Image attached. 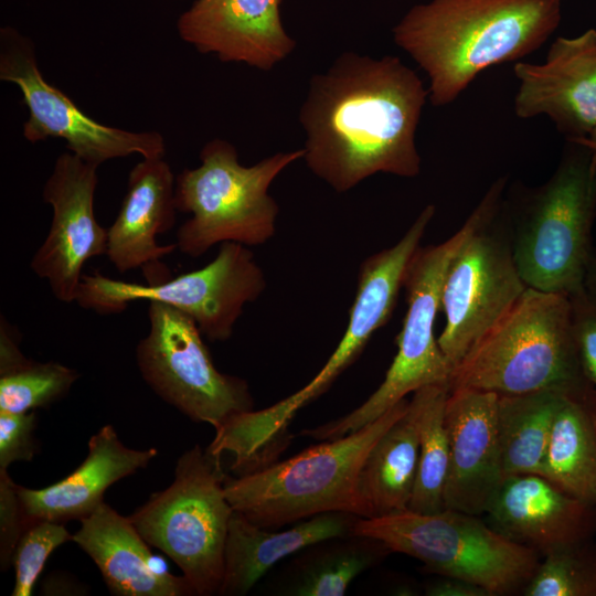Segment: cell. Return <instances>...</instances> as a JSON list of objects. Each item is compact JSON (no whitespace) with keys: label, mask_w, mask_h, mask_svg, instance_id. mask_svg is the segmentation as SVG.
I'll return each instance as SVG.
<instances>
[{"label":"cell","mask_w":596,"mask_h":596,"mask_svg":"<svg viewBox=\"0 0 596 596\" xmlns=\"http://www.w3.org/2000/svg\"><path fill=\"white\" fill-rule=\"evenodd\" d=\"M97 168L63 152L43 188V201L52 206L53 216L30 267L62 302L75 301L84 265L107 252L108 230L98 224L94 212Z\"/></svg>","instance_id":"cell-14"},{"label":"cell","mask_w":596,"mask_h":596,"mask_svg":"<svg viewBox=\"0 0 596 596\" xmlns=\"http://www.w3.org/2000/svg\"><path fill=\"white\" fill-rule=\"evenodd\" d=\"M295 562L286 594L342 596L351 582L391 553L379 540L351 534L310 545Z\"/></svg>","instance_id":"cell-27"},{"label":"cell","mask_w":596,"mask_h":596,"mask_svg":"<svg viewBox=\"0 0 596 596\" xmlns=\"http://www.w3.org/2000/svg\"><path fill=\"white\" fill-rule=\"evenodd\" d=\"M588 385L573 338L568 295L531 287L468 350L448 383L449 391L499 395Z\"/></svg>","instance_id":"cell-3"},{"label":"cell","mask_w":596,"mask_h":596,"mask_svg":"<svg viewBox=\"0 0 596 596\" xmlns=\"http://www.w3.org/2000/svg\"><path fill=\"white\" fill-rule=\"evenodd\" d=\"M435 211L434 204L426 205L396 244L372 254L360 265L356 294L344 334L315 376L320 386L329 389L359 358L373 333L389 321L408 263L421 246Z\"/></svg>","instance_id":"cell-19"},{"label":"cell","mask_w":596,"mask_h":596,"mask_svg":"<svg viewBox=\"0 0 596 596\" xmlns=\"http://www.w3.org/2000/svg\"><path fill=\"white\" fill-rule=\"evenodd\" d=\"M574 139L596 150V127L592 130V132L587 137L574 138Z\"/></svg>","instance_id":"cell-37"},{"label":"cell","mask_w":596,"mask_h":596,"mask_svg":"<svg viewBox=\"0 0 596 596\" xmlns=\"http://www.w3.org/2000/svg\"><path fill=\"white\" fill-rule=\"evenodd\" d=\"M78 379L76 370L58 362L24 358L0 373V409L28 413L64 397Z\"/></svg>","instance_id":"cell-29"},{"label":"cell","mask_w":596,"mask_h":596,"mask_svg":"<svg viewBox=\"0 0 596 596\" xmlns=\"http://www.w3.org/2000/svg\"><path fill=\"white\" fill-rule=\"evenodd\" d=\"M0 79L18 86L29 117L23 137L30 142L58 138L84 161L102 163L131 155L163 158L164 137L158 131H130L89 117L42 75L33 41L13 26L0 29Z\"/></svg>","instance_id":"cell-13"},{"label":"cell","mask_w":596,"mask_h":596,"mask_svg":"<svg viewBox=\"0 0 596 596\" xmlns=\"http://www.w3.org/2000/svg\"><path fill=\"white\" fill-rule=\"evenodd\" d=\"M304 149L277 152L245 167L236 148L214 138L200 151L201 164L175 177L177 211L191 214L177 231V246L190 257H200L212 246L235 242L259 246L275 234L279 206L268 190Z\"/></svg>","instance_id":"cell-7"},{"label":"cell","mask_w":596,"mask_h":596,"mask_svg":"<svg viewBox=\"0 0 596 596\" xmlns=\"http://www.w3.org/2000/svg\"><path fill=\"white\" fill-rule=\"evenodd\" d=\"M34 411L11 413L0 409V469L15 461H31L39 447L33 437Z\"/></svg>","instance_id":"cell-34"},{"label":"cell","mask_w":596,"mask_h":596,"mask_svg":"<svg viewBox=\"0 0 596 596\" xmlns=\"http://www.w3.org/2000/svg\"><path fill=\"white\" fill-rule=\"evenodd\" d=\"M498 398L497 393L475 389L449 391L445 407L450 446L446 509L486 513L505 478L497 425Z\"/></svg>","instance_id":"cell-16"},{"label":"cell","mask_w":596,"mask_h":596,"mask_svg":"<svg viewBox=\"0 0 596 596\" xmlns=\"http://www.w3.org/2000/svg\"><path fill=\"white\" fill-rule=\"evenodd\" d=\"M514 114L547 116L566 139L585 138L596 127V29L557 36L543 63L517 62Z\"/></svg>","instance_id":"cell-15"},{"label":"cell","mask_w":596,"mask_h":596,"mask_svg":"<svg viewBox=\"0 0 596 596\" xmlns=\"http://www.w3.org/2000/svg\"><path fill=\"white\" fill-rule=\"evenodd\" d=\"M220 458L194 445L178 459L173 482L129 515L146 542L172 560L202 596L219 594L234 512Z\"/></svg>","instance_id":"cell-9"},{"label":"cell","mask_w":596,"mask_h":596,"mask_svg":"<svg viewBox=\"0 0 596 596\" xmlns=\"http://www.w3.org/2000/svg\"><path fill=\"white\" fill-rule=\"evenodd\" d=\"M280 4L281 0H194L179 17L177 31L200 53L270 71L296 47L283 25Z\"/></svg>","instance_id":"cell-17"},{"label":"cell","mask_w":596,"mask_h":596,"mask_svg":"<svg viewBox=\"0 0 596 596\" xmlns=\"http://www.w3.org/2000/svg\"><path fill=\"white\" fill-rule=\"evenodd\" d=\"M522 595L596 596L595 539L542 556Z\"/></svg>","instance_id":"cell-30"},{"label":"cell","mask_w":596,"mask_h":596,"mask_svg":"<svg viewBox=\"0 0 596 596\" xmlns=\"http://www.w3.org/2000/svg\"><path fill=\"white\" fill-rule=\"evenodd\" d=\"M418 427L411 404L373 445L359 473L362 518L408 509L418 466Z\"/></svg>","instance_id":"cell-25"},{"label":"cell","mask_w":596,"mask_h":596,"mask_svg":"<svg viewBox=\"0 0 596 596\" xmlns=\"http://www.w3.org/2000/svg\"><path fill=\"white\" fill-rule=\"evenodd\" d=\"M566 140L552 177L519 198L510 223L514 258L526 286L570 296L584 288L594 255L596 150Z\"/></svg>","instance_id":"cell-5"},{"label":"cell","mask_w":596,"mask_h":596,"mask_svg":"<svg viewBox=\"0 0 596 596\" xmlns=\"http://www.w3.org/2000/svg\"><path fill=\"white\" fill-rule=\"evenodd\" d=\"M157 455L155 447H126L114 426L105 425L92 435L86 458L72 473L41 489L17 486L23 511L31 523L81 521L104 502L111 485L146 468Z\"/></svg>","instance_id":"cell-20"},{"label":"cell","mask_w":596,"mask_h":596,"mask_svg":"<svg viewBox=\"0 0 596 596\" xmlns=\"http://www.w3.org/2000/svg\"><path fill=\"white\" fill-rule=\"evenodd\" d=\"M542 476L570 496L596 505V391L593 386L563 392Z\"/></svg>","instance_id":"cell-24"},{"label":"cell","mask_w":596,"mask_h":596,"mask_svg":"<svg viewBox=\"0 0 596 596\" xmlns=\"http://www.w3.org/2000/svg\"><path fill=\"white\" fill-rule=\"evenodd\" d=\"M174 187L163 158H143L130 170L119 212L107 228L106 256L118 272L145 268L178 248L157 242L175 223Z\"/></svg>","instance_id":"cell-21"},{"label":"cell","mask_w":596,"mask_h":596,"mask_svg":"<svg viewBox=\"0 0 596 596\" xmlns=\"http://www.w3.org/2000/svg\"><path fill=\"white\" fill-rule=\"evenodd\" d=\"M478 517L454 509L436 513L405 509L360 518L352 534L379 540L391 552L419 560L424 571L468 581L490 596L522 594L542 556Z\"/></svg>","instance_id":"cell-8"},{"label":"cell","mask_w":596,"mask_h":596,"mask_svg":"<svg viewBox=\"0 0 596 596\" xmlns=\"http://www.w3.org/2000/svg\"><path fill=\"white\" fill-rule=\"evenodd\" d=\"M562 0H430L393 28L426 73L435 107L454 103L485 70L539 50L558 28Z\"/></svg>","instance_id":"cell-2"},{"label":"cell","mask_w":596,"mask_h":596,"mask_svg":"<svg viewBox=\"0 0 596 596\" xmlns=\"http://www.w3.org/2000/svg\"><path fill=\"white\" fill-rule=\"evenodd\" d=\"M404 398L364 427L321 440L296 456L235 478L225 479L234 511L260 528H278L326 512L362 518L358 481L377 439L400 418Z\"/></svg>","instance_id":"cell-4"},{"label":"cell","mask_w":596,"mask_h":596,"mask_svg":"<svg viewBox=\"0 0 596 596\" xmlns=\"http://www.w3.org/2000/svg\"><path fill=\"white\" fill-rule=\"evenodd\" d=\"M426 595L429 596H490L481 586L468 581L441 576L427 585Z\"/></svg>","instance_id":"cell-35"},{"label":"cell","mask_w":596,"mask_h":596,"mask_svg":"<svg viewBox=\"0 0 596 596\" xmlns=\"http://www.w3.org/2000/svg\"><path fill=\"white\" fill-rule=\"evenodd\" d=\"M566 390L572 389L498 394L497 425L505 477L521 473L543 475L553 421L561 396Z\"/></svg>","instance_id":"cell-26"},{"label":"cell","mask_w":596,"mask_h":596,"mask_svg":"<svg viewBox=\"0 0 596 596\" xmlns=\"http://www.w3.org/2000/svg\"><path fill=\"white\" fill-rule=\"evenodd\" d=\"M449 395L447 384H432L414 392L409 404L418 427V466L408 509L436 513L446 509L445 488L449 470L450 446L445 423Z\"/></svg>","instance_id":"cell-28"},{"label":"cell","mask_w":596,"mask_h":596,"mask_svg":"<svg viewBox=\"0 0 596 596\" xmlns=\"http://www.w3.org/2000/svg\"><path fill=\"white\" fill-rule=\"evenodd\" d=\"M72 541L64 523L34 521L21 535L12 556L15 579L12 596H30L51 553Z\"/></svg>","instance_id":"cell-31"},{"label":"cell","mask_w":596,"mask_h":596,"mask_svg":"<svg viewBox=\"0 0 596 596\" xmlns=\"http://www.w3.org/2000/svg\"><path fill=\"white\" fill-rule=\"evenodd\" d=\"M7 469H0V568L8 571L23 532L31 525Z\"/></svg>","instance_id":"cell-33"},{"label":"cell","mask_w":596,"mask_h":596,"mask_svg":"<svg viewBox=\"0 0 596 596\" xmlns=\"http://www.w3.org/2000/svg\"><path fill=\"white\" fill-rule=\"evenodd\" d=\"M526 288L504 199L464 243L445 276L440 309L446 321L437 341L453 369Z\"/></svg>","instance_id":"cell-12"},{"label":"cell","mask_w":596,"mask_h":596,"mask_svg":"<svg viewBox=\"0 0 596 596\" xmlns=\"http://www.w3.org/2000/svg\"><path fill=\"white\" fill-rule=\"evenodd\" d=\"M428 88L400 57L344 52L315 74L300 107L304 157L336 192L389 173L414 178L422 159L416 130Z\"/></svg>","instance_id":"cell-1"},{"label":"cell","mask_w":596,"mask_h":596,"mask_svg":"<svg viewBox=\"0 0 596 596\" xmlns=\"http://www.w3.org/2000/svg\"><path fill=\"white\" fill-rule=\"evenodd\" d=\"M96 564L109 592L117 596L196 595L189 581L156 565L149 544L129 517L103 502L72 535Z\"/></svg>","instance_id":"cell-22"},{"label":"cell","mask_w":596,"mask_h":596,"mask_svg":"<svg viewBox=\"0 0 596 596\" xmlns=\"http://www.w3.org/2000/svg\"><path fill=\"white\" fill-rule=\"evenodd\" d=\"M149 332L136 347L140 374L151 390L194 422L217 429L253 411L247 382L221 373L195 322L179 309L149 301Z\"/></svg>","instance_id":"cell-11"},{"label":"cell","mask_w":596,"mask_h":596,"mask_svg":"<svg viewBox=\"0 0 596 596\" xmlns=\"http://www.w3.org/2000/svg\"><path fill=\"white\" fill-rule=\"evenodd\" d=\"M568 297L579 365L583 375L596 391V299L585 287Z\"/></svg>","instance_id":"cell-32"},{"label":"cell","mask_w":596,"mask_h":596,"mask_svg":"<svg viewBox=\"0 0 596 596\" xmlns=\"http://www.w3.org/2000/svg\"><path fill=\"white\" fill-rule=\"evenodd\" d=\"M486 514L493 530L541 556L596 536V505L540 475L507 476Z\"/></svg>","instance_id":"cell-18"},{"label":"cell","mask_w":596,"mask_h":596,"mask_svg":"<svg viewBox=\"0 0 596 596\" xmlns=\"http://www.w3.org/2000/svg\"><path fill=\"white\" fill-rule=\"evenodd\" d=\"M266 288V278L252 251L224 242L203 268L147 284L127 283L98 272L83 274L75 301L100 315L118 313L137 300L160 301L190 317L210 341H226L246 304Z\"/></svg>","instance_id":"cell-10"},{"label":"cell","mask_w":596,"mask_h":596,"mask_svg":"<svg viewBox=\"0 0 596 596\" xmlns=\"http://www.w3.org/2000/svg\"><path fill=\"white\" fill-rule=\"evenodd\" d=\"M584 287L586 291L596 299V255L595 254L593 255V257L590 258L588 263L585 280H584Z\"/></svg>","instance_id":"cell-36"},{"label":"cell","mask_w":596,"mask_h":596,"mask_svg":"<svg viewBox=\"0 0 596 596\" xmlns=\"http://www.w3.org/2000/svg\"><path fill=\"white\" fill-rule=\"evenodd\" d=\"M359 519L348 512H326L285 531H267L234 511L228 523L219 595L247 594L279 561L316 543L351 535Z\"/></svg>","instance_id":"cell-23"},{"label":"cell","mask_w":596,"mask_h":596,"mask_svg":"<svg viewBox=\"0 0 596 596\" xmlns=\"http://www.w3.org/2000/svg\"><path fill=\"white\" fill-rule=\"evenodd\" d=\"M507 178L497 179L462 226L440 244L419 246L404 277L407 311L396 338L397 352L381 385L359 407L343 417L302 430L316 440L353 433L380 417L409 393L432 384H447L453 368L435 338L441 290L448 267L468 237L503 202Z\"/></svg>","instance_id":"cell-6"}]
</instances>
